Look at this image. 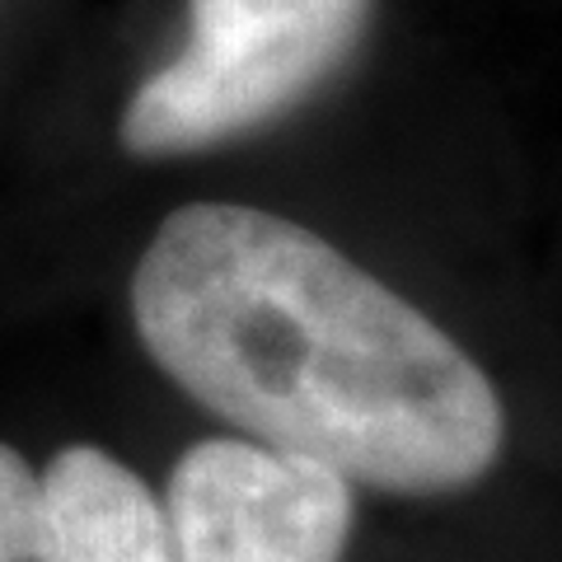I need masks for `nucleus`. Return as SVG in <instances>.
<instances>
[{"label":"nucleus","instance_id":"4","mask_svg":"<svg viewBox=\"0 0 562 562\" xmlns=\"http://www.w3.org/2000/svg\"><path fill=\"white\" fill-rule=\"evenodd\" d=\"M0 562H173L169 512L99 446H66L43 473L0 446Z\"/></svg>","mask_w":562,"mask_h":562},{"label":"nucleus","instance_id":"2","mask_svg":"<svg viewBox=\"0 0 562 562\" xmlns=\"http://www.w3.org/2000/svg\"><path fill=\"white\" fill-rule=\"evenodd\" d=\"M375 0H188V38L136 85L117 122L136 160H179L254 136L357 57Z\"/></svg>","mask_w":562,"mask_h":562},{"label":"nucleus","instance_id":"1","mask_svg":"<svg viewBox=\"0 0 562 562\" xmlns=\"http://www.w3.org/2000/svg\"><path fill=\"white\" fill-rule=\"evenodd\" d=\"M132 324L188 398L347 483L431 497L502 454L483 366L301 221L235 202L169 211L132 268Z\"/></svg>","mask_w":562,"mask_h":562},{"label":"nucleus","instance_id":"3","mask_svg":"<svg viewBox=\"0 0 562 562\" xmlns=\"http://www.w3.org/2000/svg\"><path fill=\"white\" fill-rule=\"evenodd\" d=\"M173 562H342L351 483L258 441H198L169 479Z\"/></svg>","mask_w":562,"mask_h":562}]
</instances>
